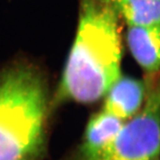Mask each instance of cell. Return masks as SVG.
Masks as SVG:
<instances>
[{"label": "cell", "instance_id": "obj_5", "mask_svg": "<svg viewBox=\"0 0 160 160\" xmlns=\"http://www.w3.org/2000/svg\"><path fill=\"white\" fill-rule=\"evenodd\" d=\"M127 42L134 59L146 73L160 71V25H128Z\"/></svg>", "mask_w": 160, "mask_h": 160}, {"label": "cell", "instance_id": "obj_7", "mask_svg": "<svg viewBox=\"0 0 160 160\" xmlns=\"http://www.w3.org/2000/svg\"><path fill=\"white\" fill-rule=\"evenodd\" d=\"M128 25H160V0H114Z\"/></svg>", "mask_w": 160, "mask_h": 160}, {"label": "cell", "instance_id": "obj_1", "mask_svg": "<svg viewBox=\"0 0 160 160\" xmlns=\"http://www.w3.org/2000/svg\"><path fill=\"white\" fill-rule=\"evenodd\" d=\"M114 0H80L79 19L55 102L92 103L120 76L122 42Z\"/></svg>", "mask_w": 160, "mask_h": 160}, {"label": "cell", "instance_id": "obj_3", "mask_svg": "<svg viewBox=\"0 0 160 160\" xmlns=\"http://www.w3.org/2000/svg\"><path fill=\"white\" fill-rule=\"evenodd\" d=\"M143 105L96 153L78 160H158L160 155V75L147 78Z\"/></svg>", "mask_w": 160, "mask_h": 160}, {"label": "cell", "instance_id": "obj_6", "mask_svg": "<svg viewBox=\"0 0 160 160\" xmlns=\"http://www.w3.org/2000/svg\"><path fill=\"white\" fill-rule=\"evenodd\" d=\"M124 120L101 110L89 120L74 160L94 154L110 141L118 132Z\"/></svg>", "mask_w": 160, "mask_h": 160}, {"label": "cell", "instance_id": "obj_2", "mask_svg": "<svg viewBox=\"0 0 160 160\" xmlns=\"http://www.w3.org/2000/svg\"><path fill=\"white\" fill-rule=\"evenodd\" d=\"M48 111V87L37 69L20 65L0 74V160L38 155Z\"/></svg>", "mask_w": 160, "mask_h": 160}, {"label": "cell", "instance_id": "obj_4", "mask_svg": "<svg viewBox=\"0 0 160 160\" xmlns=\"http://www.w3.org/2000/svg\"><path fill=\"white\" fill-rule=\"evenodd\" d=\"M146 92V81L120 75L105 95L102 110L124 121L129 119L141 108Z\"/></svg>", "mask_w": 160, "mask_h": 160}]
</instances>
